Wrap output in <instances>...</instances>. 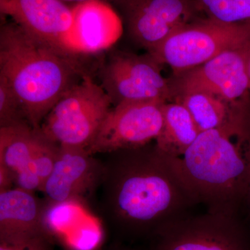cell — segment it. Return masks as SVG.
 Segmentation results:
<instances>
[{"instance_id":"obj_6","label":"cell","mask_w":250,"mask_h":250,"mask_svg":"<svg viewBox=\"0 0 250 250\" xmlns=\"http://www.w3.org/2000/svg\"><path fill=\"white\" fill-rule=\"evenodd\" d=\"M150 54L116 51L109 54L100 70V85L113 106L129 102L171 101L168 79Z\"/></svg>"},{"instance_id":"obj_10","label":"cell","mask_w":250,"mask_h":250,"mask_svg":"<svg viewBox=\"0 0 250 250\" xmlns=\"http://www.w3.org/2000/svg\"><path fill=\"white\" fill-rule=\"evenodd\" d=\"M130 37L152 52L180 28L204 17L194 0H119Z\"/></svg>"},{"instance_id":"obj_22","label":"cell","mask_w":250,"mask_h":250,"mask_svg":"<svg viewBox=\"0 0 250 250\" xmlns=\"http://www.w3.org/2000/svg\"><path fill=\"white\" fill-rule=\"evenodd\" d=\"M55 241L52 236L41 237L21 245L0 244V250H54Z\"/></svg>"},{"instance_id":"obj_20","label":"cell","mask_w":250,"mask_h":250,"mask_svg":"<svg viewBox=\"0 0 250 250\" xmlns=\"http://www.w3.org/2000/svg\"><path fill=\"white\" fill-rule=\"evenodd\" d=\"M21 125L31 126L17 95L0 77V128Z\"/></svg>"},{"instance_id":"obj_17","label":"cell","mask_w":250,"mask_h":250,"mask_svg":"<svg viewBox=\"0 0 250 250\" xmlns=\"http://www.w3.org/2000/svg\"><path fill=\"white\" fill-rule=\"evenodd\" d=\"M200 133L187 108L176 102H168L164 105V125L156 140V149L169 157H179Z\"/></svg>"},{"instance_id":"obj_3","label":"cell","mask_w":250,"mask_h":250,"mask_svg":"<svg viewBox=\"0 0 250 250\" xmlns=\"http://www.w3.org/2000/svg\"><path fill=\"white\" fill-rule=\"evenodd\" d=\"M233 137L223 130L202 131L183 155L166 156L194 199L208 204L211 213L231 215L233 202L247 196L246 161Z\"/></svg>"},{"instance_id":"obj_15","label":"cell","mask_w":250,"mask_h":250,"mask_svg":"<svg viewBox=\"0 0 250 250\" xmlns=\"http://www.w3.org/2000/svg\"><path fill=\"white\" fill-rule=\"evenodd\" d=\"M36 129L30 125L0 128V170L15 188L32 192L42 190L33 162Z\"/></svg>"},{"instance_id":"obj_18","label":"cell","mask_w":250,"mask_h":250,"mask_svg":"<svg viewBox=\"0 0 250 250\" xmlns=\"http://www.w3.org/2000/svg\"><path fill=\"white\" fill-rule=\"evenodd\" d=\"M204 17L228 24L250 22V0H194Z\"/></svg>"},{"instance_id":"obj_11","label":"cell","mask_w":250,"mask_h":250,"mask_svg":"<svg viewBox=\"0 0 250 250\" xmlns=\"http://www.w3.org/2000/svg\"><path fill=\"white\" fill-rule=\"evenodd\" d=\"M93 156L83 148L60 146L53 170L42 188L47 202L86 200L101 184L104 174V165Z\"/></svg>"},{"instance_id":"obj_26","label":"cell","mask_w":250,"mask_h":250,"mask_svg":"<svg viewBox=\"0 0 250 250\" xmlns=\"http://www.w3.org/2000/svg\"><path fill=\"white\" fill-rule=\"evenodd\" d=\"M6 1H7V0H0V4H1V3L5 2Z\"/></svg>"},{"instance_id":"obj_16","label":"cell","mask_w":250,"mask_h":250,"mask_svg":"<svg viewBox=\"0 0 250 250\" xmlns=\"http://www.w3.org/2000/svg\"><path fill=\"white\" fill-rule=\"evenodd\" d=\"M171 102L183 105L200 132L218 129L236 137L239 129L242 107L206 92H190L174 97Z\"/></svg>"},{"instance_id":"obj_21","label":"cell","mask_w":250,"mask_h":250,"mask_svg":"<svg viewBox=\"0 0 250 250\" xmlns=\"http://www.w3.org/2000/svg\"><path fill=\"white\" fill-rule=\"evenodd\" d=\"M237 144L241 147L247 164L248 192L250 200V94L242 108L239 129L236 135Z\"/></svg>"},{"instance_id":"obj_7","label":"cell","mask_w":250,"mask_h":250,"mask_svg":"<svg viewBox=\"0 0 250 250\" xmlns=\"http://www.w3.org/2000/svg\"><path fill=\"white\" fill-rule=\"evenodd\" d=\"M250 49V40L198 66L171 75L167 78L171 101L181 94L206 92L242 107L250 94L247 73Z\"/></svg>"},{"instance_id":"obj_12","label":"cell","mask_w":250,"mask_h":250,"mask_svg":"<svg viewBox=\"0 0 250 250\" xmlns=\"http://www.w3.org/2000/svg\"><path fill=\"white\" fill-rule=\"evenodd\" d=\"M72 25L68 51L75 54H98L121 39L123 25L116 11L103 0H86L71 7Z\"/></svg>"},{"instance_id":"obj_9","label":"cell","mask_w":250,"mask_h":250,"mask_svg":"<svg viewBox=\"0 0 250 250\" xmlns=\"http://www.w3.org/2000/svg\"><path fill=\"white\" fill-rule=\"evenodd\" d=\"M149 250H249L241 227L231 215L209 213L185 217L161 229Z\"/></svg>"},{"instance_id":"obj_14","label":"cell","mask_w":250,"mask_h":250,"mask_svg":"<svg viewBox=\"0 0 250 250\" xmlns=\"http://www.w3.org/2000/svg\"><path fill=\"white\" fill-rule=\"evenodd\" d=\"M44 236L52 235L45 225V205L34 192L18 188L0 192V244L21 245Z\"/></svg>"},{"instance_id":"obj_24","label":"cell","mask_w":250,"mask_h":250,"mask_svg":"<svg viewBox=\"0 0 250 250\" xmlns=\"http://www.w3.org/2000/svg\"><path fill=\"white\" fill-rule=\"evenodd\" d=\"M247 73H248V82H249V89L250 92V49L247 59Z\"/></svg>"},{"instance_id":"obj_23","label":"cell","mask_w":250,"mask_h":250,"mask_svg":"<svg viewBox=\"0 0 250 250\" xmlns=\"http://www.w3.org/2000/svg\"><path fill=\"white\" fill-rule=\"evenodd\" d=\"M94 250H137L131 247L126 246L125 244L121 243H116L114 244H111V246L106 247V248H98Z\"/></svg>"},{"instance_id":"obj_5","label":"cell","mask_w":250,"mask_h":250,"mask_svg":"<svg viewBox=\"0 0 250 250\" xmlns=\"http://www.w3.org/2000/svg\"><path fill=\"white\" fill-rule=\"evenodd\" d=\"M250 40V22L228 24L201 17L176 31L147 53L161 65L170 66L172 75H175Z\"/></svg>"},{"instance_id":"obj_25","label":"cell","mask_w":250,"mask_h":250,"mask_svg":"<svg viewBox=\"0 0 250 250\" xmlns=\"http://www.w3.org/2000/svg\"><path fill=\"white\" fill-rule=\"evenodd\" d=\"M61 1H75V2H82V1H86V0H61ZM103 1H106L108 3V1H116L118 2L119 0H103Z\"/></svg>"},{"instance_id":"obj_4","label":"cell","mask_w":250,"mask_h":250,"mask_svg":"<svg viewBox=\"0 0 250 250\" xmlns=\"http://www.w3.org/2000/svg\"><path fill=\"white\" fill-rule=\"evenodd\" d=\"M112 107L102 85L87 74L57 102L39 129L59 146L87 149Z\"/></svg>"},{"instance_id":"obj_19","label":"cell","mask_w":250,"mask_h":250,"mask_svg":"<svg viewBox=\"0 0 250 250\" xmlns=\"http://www.w3.org/2000/svg\"><path fill=\"white\" fill-rule=\"evenodd\" d=\"M60 146L47 139L39 129H36L34 137L33 162L36 174L43 188L46 180L52 173L58 158ZM41 190V191H42Z\"/></svg>"},{"instance_id":"obj_2","label":"cell","mask_w":250,"mask_h":250,"mask_svg":"<svg viewBox=\"0 0 250 250\" xmlns=\"http://www.w3.org/2000/svg\"><path fill=\"white\" fill-rule=\"evenodd\" d=\"M87 74L78 54L41 40L14 21L1 25L0 77L17 95L34 129Z\"/></svg>"},{"instance_id":"obj_1","label":"cell","mask_w":250,"mask_h":250,"mask_svg":"<svg viewBox=\"0 0 250 250\" xmlns=\"http://www.w3.org/2000/svg\"><path fill=\"white\" fill-rule=\"evenodd\" d=\"M146 147V146H145ZM123 149L104 166L101 184L106 207L122 238L150 241L158 231L185 218L184 208L196 200L155 146Z\"/></svg>"},{"instance_id":"obj_13","label":"cell","mask_w":250,"mask_h":250,"mask_svg":"<svg viewBox=\"0 0 250 250\" xmlns=\"http://www.w3.org/2000/svg\"><path fill=\"white\" fill-rule=\"evenodd\" d=\"M0 11L29 34L70 52L72 9L61 0H7Z\"/></svg>"},{"instance_id":"obj_8","label":"cell","mask_w":250,"mask_h":250,"mask_svg":"<svg viewBox=\"0 0 250 250\" xmlns=\"http://www.w3.org/2000/svg\"><path fill=\"white\" fill-rule=\"evenodd\" d=\"M166 102H129L113 106L86 149L90 155L145 147L160 134Z\"/></svg>"}]
</instances>
